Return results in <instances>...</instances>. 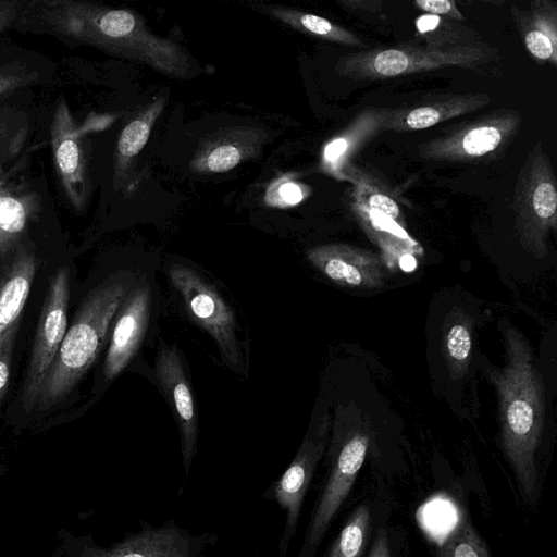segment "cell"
<instances>
[{
	"label": "cell",
	"mask_w": 557,
	"mask_h": 557,
	"mask_svg": "<svg viewBox=\"0 0 557 557\" xmlns=\"http://www.w3.org/2000/svg\"><path fill=\"white\" fill-rule=\"evenodd\" d=\"M440 557H491L490 552L468 520L461 521L447 535L440 548Z\"/></svg>",
	"instance_id": "cell-25"
},
{
	"label": "cell",
	"mask_w": 557,
	"mask_h": 557,
	"mask_svg": "<svg viewBox=\"0 0 557 557\" xmlns=\"http://www.w3.org/2000/svg\"><path fill=\"white\" fill-rule=\"evenodd\" d=\"M70 273L59 268L49 278L22 388L25 412L36 408L42 382L67 331Z\"/></svg>",
	"instance_id": "cell-8"
},
{
	"label": "cell",
	"mask_w": 557,
	"mask_h": 557,
	"mask_svg": "<svg viewBox=\"0 0 557 557\" xmlns=\"http://www.w3.org/2000/svg\"><path fill=\"white\" fill-rule=\"evenodd\" d=\"M156 375L174 413L186 472L197 453L198 422L194 395L176 347L162 346L156 360Z\"/></svg>",
	"instance_id": "cell-14"
},
{
	"label": "cell",
	"mask_w": 557,
	"mask_h": 557,
	"mask_svg": "<svg viewBox=\"0 0 557 557\" xmlns=\"http://www.w3.org/2000/svg\"><path fill=\"white\" fill-rule=\"evenodd\" d=\"M490 53L473 46L382 48L341 59L337 73L355 79H380L447 66L472 67L487 62Z\"/></svg>",
	"instance_id": "cell-5"
},
{
	"label": "cell",
	"mask_w": 557,
	"mask_h": 557,
	"mask_svg": "<svg viewBox=\"0 0 557 557\" xmlns=\"http://www.w3.org/2000/svg\"><path fill=\"white\" fill-rule=\"evenodd\" d=\"M131 288L127 276L114 275L84 298L42 382L35 409L48 410L70 396L99 356Z\"/></svg>",
	"instance_id": "cell-2"
},
{
	"label": "cell",
	"mask_w": 557,
	"mask_h": 557,
	"mask_svg": "<svg viewBox=\"0 0 557 557\" xmlns=\"http://www.w3.org/2000/svg\"><path fill=\"white\" fill-rule=\"evenodd\" d=\"M140 525L138 532L108 548L84 543L77 557H200L218 539L213 533L193 535L173 521L159 527L145 521Z\"/></svg>",
	"instance_id": "cell-10"
},
{
	"label": "cell",
	"mask_w": 557,
	"mask_h": 557,
	"mask_svg": "<svg viewBox=\"0 0 557 557\" xmlns=\"http://www.w3.org/2000/svg\"><path fill=\"white\" fill-rule=\"evenodd\" d=\"M51 148L61 187L77 211H82L90 193L88 162L82 133L64 98L57 102L50 125Z\"/></svg>",
	"instance_id": "cell-11"
},
{
	"label": "cell",
	"mask_w": 557,
	"mask_h": 557,
	"mask_svg": "<svg viewBox=\"0 0 557 557\" xmlns=\"http://www.w3.org/2000/svg\"><path fill=\"white\" fill-rule=\"evenodd\" d=\"M521 125L518 111H493L421 145L419 154L426 160L447 162L496 158L516 138Z\"/></svg>",
	"instance_id": "cell-7"
},
{
	"label": "cell",
	"mask_w": 557,
	"mask_h": 557,
	"mask_svg": "<svg viewBox=\"0 0 557 557\" xmlns=\"http://www.w3.org/2000/svg\"><path fill=\"white\" fill-rule=\"evenodd\" d=\"M513 209L522 247L535 258L546 257L548 236L557 227V189L542 141L535 144L519 172Z\"/></svg>",
	"instance_id": "cell-4"
},
{
	"label": "cell",
	"mask_w": 557,
	"mask_h": 557,
	"mask_svg": "<svg viewBox=\"0 0 557 557\" xmlns=\"http://www.w3.org/2000/svg\"><path fill=\"white\" fill-rule=\"evenodd\" d=\"M307 259L333 283L355 289H376L384 285L386 265L371 250L346 244L310 248Z\"/></svg>",
	"instance_id": "cell-12"
},
{
	"label": "cell",
	"mask_w": 557,
	"mask_h": 557,
	"mask_svg": "<svg viewBox=\"0 0 557 557\" xmlns=\"http://www.w3.org/2000/svg\"><path fill=\"white\" fill-rule=\"evenodd\" d=\"M18 331V323L14 324L0 338V403L4 398L11 376L13 349Z\"/></svg>",
	"instance_id": "cell-27"
},
{
	"label": "cell",
	"mask_w": 557,
	"mask_h": 557,
	"mask_svg": "<svg viewBox=\"0 0 557 557\" xmlns=\"http://www.w3.org/2000/svg\"><path fill=\"white\" fill-rule=\"evenodd\" d=\"M506 363L485 370L498 398L500 441L521 492L532 498L537 485L535 451L544 424V385L532 349L513 326L503 333Z\"/></svg>",
	"instance_id": "cell-1"
},
{
	"label": "cell",
	"mask_w": 557,
	"mask_h": 557,
	"mask_svg": "<svg viewBox=\"0 0 557 557\" xmlns=\"http://www.w3.org/2000/svg\"><path fill=\"white\" fill-rule=\"evenodd\" d=\"M169 277L188 315L214 339L226 366L243 374L244 358L232 308L213 285L187 265L174 264Z\"/></svg>",
	"instance_id": "cell-6"
},
{
	"label": "cell",
	"mask_w": 557,
	"mask_h": 557,
	"mask_svg": "<svg viewBox=\"0 0 557 557\" xmlns=\"http://www.w3.org/2000/svg\"><path fill=\"white\" fill-rule=\"evenodd\" d=\"M39 209V198L32 190L0 177V257L14 251Z\"/></svg>",
	"instance_id": "cell-17"
},
{
	"label": "cell",
	"mask_w": 557,
	"mask_h": 557,
	"mask_svg": "<svg viewBox=\"0 0 557 557\" xmlns=\"http://www.w3.org/2000/svg\"><path fill=\"white\" fill-rule=\"evenodd\" d=\"M366 197V209L370 212H377L391 221H397L400 216V208L397 202L384 191L368 188Z\"/></svg>",
	"instance_id": "cell-29"
},
{
	"label": "cell",
	"mask_w": 557,
	"mask_h": 557,
	"mask_svg": "<svg viewBox=\"0 0 557 557\" xmlns=\"http://www.w3.org/2000/svg\"><path fill=\"white\" fill-rule=\"evenodd\" d=\"M368 557H392L387 534L384 529H379L375 541L371 547V550L368 555Z\"/></svg>",
	"instance_id": "cell-32"
},
{
	"label": "cell",
	"mask_w": 557,
	"mask_h": 557,
	"mask_svg": "<svg viewBox=\"0 0 557 557\" xmlns=\"http://www.w3.org/2000/svg\"><path fill=\"white\" fill-rule=\"evenodd\" d=\"M34 74L18 64H0V97L28 85Z\"/></svg>",
	"instance_id": "cell-28"
},
{
	"label": "cell",
	"mask_w": 557,
	"mask_h": 557,
	"mask_svg": "<svg viewBox=\"0 0 557 557\" xmlns=\"http://www.w3.org/2000/svg\"><path fill=\"white\" fill-rule=\"evenodd\" d=\"M5 173L0 169V177L3 176Z\"/></svg>",
	"instance_id": "cell-33"
},
{
	"label": "cell",
	"mask_w": 557,
	"mask_h": 557,
	"mask_svg": "<svg viewBox=\"0 0 557 557\" xmlns=\"http://www.w3.org/2000/svg\"><path fill=\"white\" fill-rule=\"evenodd\" d=\"M453 319L443 336L446 364L451 376H462L470 363L472 354V322L463 311L451 312Z\"/></svg>",
	"instance_id": "cell-22"
},
{
	"label": "cell",
	"mask_w": 557,
	"mask_h": 557,
	"mask_svg": "<svg viewBox=\"0 0 557 557\" xmlns=\"http://www.w3.org/2000/svg\"><path fill=\"white\" fill-rule=\"evenodd\" d=\"M306 195V187L290 176L282 175L269 185L264 201L269 207L286 209L302 201Z\"/></svg>",
	"instance_id": "cell-26"
},
{
	"label": "cell",
	"mask_w": 557,
	"mask_h": 557,
	"mask_svg": "<svg viewBox=\"0 0 557 557\" xmlns=\"http://www.w3.org/2000/svg\"><path fill=\"white\" fill-rule=\"evenodd\" d=\"M163 108L164 99L159 98L124 126L116 145L115 176L124 175L133 159L143 150Z\"/></svg>",
	"instance_id": "cell-21"
},
{
	"label": "cell",
	"mask_w": 557,
	"mask_h": 557,
	"mask_svg": "<svg viewBox=\"0 0 557 557\" xmlns=\"http://www.w3.org/2000/svg\"><path fill=\"white\" fill-rule=\"evenodd\" d=\"M256 8L304 34L350 47L364 46L362 40L354 33L322 16L277 4H258Z\"/></svg>",
	"instance_id": "cell-20"
},
{
	"label": "cell",
	"mask_w": 557,
	"mask_h": 557,
	"mask_svg": "<svg viewBox=\"0 0 557 557\" xmlns=\"http://www.w3.org/2000/svg\"><path fill=\"white\" fill-rule=\"evenodd\" d=\"M267 140L268 133L263 128L232 126L220 129L198 145L189 169L197 174L227 172L257 158Z\"/></svg>",
	"instance_id": "cell-15"
},
{
	"label": "cell",
	"mask_w": 557,
	"mask_h": 557,
	"mask_svg": "<svg viewBox=\"0 0 557 557\" xmlns=\"http://www.w3.org/2000/svg\"><path fill=\"white\" fill-rule=\"evenodd\" d=\"M38 263L34 251L16 250L0 274V338L20 321L36 276Z\"/></svg>",
	"instance_id": "cell-16"
},
{
	"label": "cell",
	"mask_w": 557,
	"mask_h": 557,
	"mask_svg": "<svg viewBox=\"0 0 557 557\" xmlns=\"http://www.w3.org/2000/svg\"><path fill=\"white\" fill-rule=\"evenodd\" d=\"M485 94L446 95L422 103L392 120L399 132L420 131L441 122L475 111L490 102Z\"/></svg>",
	"instance_id": "cell-18"
},
{
	"label": "cell",
	"mask_w": 557,
	"mask_h": 557,
	"mask_svg": "<svg viewBox=\"0 0 557 557\" xmlns=\"http://www.w3.org/2000/svg\"><path fill=\"white\" fill-rule=\"evenodd\" d=\"M151 309V290L147 282L132 287L122 302L112 329L103 363V376H119L136 355L145 337Z\"/></svg>",
	"instance_id": "cell-13"
},
{
	"label": "cell",
	"mask_w": 557,
	"mask_h": 557,
	"mask_svg": "<svg viewBox=\"0 0 557 557\" xmlns=\"http://www.w3.org/2000/svg\"><path fill=\"white\" fill-rule=\"evenodd\" d=\"M386 113L367 112L362 115L357 124L351 129L344 133L342 136L331 140L323 152V159L327 164H335L344 158L358 141L364 140L367 135H371L374 131L387 121Z\"/></svg>",
	"instance_id": "cell-24"
},
{
	"label": "cell",
	"mask_w": 557,
	"mask_h": 557,
	"mask_svg": "<svg viewBox=\"0 0 557 557\" xmlns=\"http://www.w3.org/2000/svg\"><path fill=\"white\" fill-rule=\"evenodd\" d=\"M370 432L352 405L337 407L329 447L330 472L309 521L298 557H314L363 465Z\"/></svg>",
	"instance_id": "cell-3"
},
{
	"label": "cell",
	"mask_w": 557,
	"mask_h": 557,
	"mask_svg": "<svg viewBox=\"0 0 557 557\" xmlns=\"http://www.w3.org/2000/svg\"><path fill=\"white\" fill-rule=\"evenodd\" d=\"M523 44L537 61L557 63V9L554 2L535 1L532 9L515 14Z\"/></svg>",
	"instance_id": "cell-19"
},
{
	"label": "cell",
	"mask_w": 557,
	"mask_h": 557,
	"mask_svg": "<svg viewBox=\"0 0 557 557\" xmlns=\"http://www.w3.org/2000/svg\"><path fill=\"white\" fill-rule=\"evenodd\" d=\"M22 5L18 0H0V34L15 24Z\"/></svg>",
	"instance_id": "cell-31"
},
{
	"label": "cell",
	"mask_w": 557,
	"mask_h": 557,
	"mask_svg": "<svg viewBox=\"0 0 557 557\" xmlns=\"http://www.w3.org/2000/svg\"><path fill=\"white\" fill-rule=\"evenodd\" d=\"M369 523L370 510L362 504L345 523L327 557H360L367 544Z\"/></svg>",
	"instance_id": "cell-23"
},
{
	"label": "cell",
	"mask_w": 557,
	"mask_h": 557,
	"mask_svg": "<svg viewBox=\"0 0 557 557\" xmlns=\"http://www.w3.org/2000/svg\"><path fill=\"white\" fill-rule=\"evenodd\" d=\"M414 5L435 16H447L449 18L462 20L456 2L453 0H417Z\"/></svg>",
	"instance_id": "cell-30"
},
{
	"label": "cell",
	"mask_w": 557,
	"mask_h": 557,
	"mask_svg": "<svg viewBox=\"0 0 557 557\" xmlns=\"http://www.w3.org/2000/svg\"><path fill=\"white\" fill-rule=\"evenodd\" d=\"M332 420L329 412L311 424L294 459L275 483L273 496L285 511V524L280 540V556L285 557L293 541L302 502L330 440Z\"/></svg>",
	"instance_id": "cell-9"
}]
</instances>
